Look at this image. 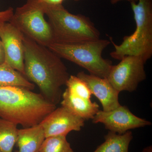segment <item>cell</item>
Masks as SVG:
<instances>
[{
	"label": "cell",
	"instance_id": "obj_1",
	"mask_svg": "<svg viewBox=\"0 0 152 152\" xmlns=\"http://www.w3.org/2000/svg\"><path fill=\"white\" fill-rule=\"evenodd\" d=\"M24 67L25 77L39 87L41 94L56 105L62 97L61 88L69 77L61 58L48 47L24 35Z\"/></svg>",
	"mask_w": 152,
	"mask_h": 152
},
{
	"label": "cell",
	"instance_id": "obj_2",
	"mask_svg": "<svg viewBox=\"0 0 152 152\" xmlns=\"http://www.w3.org/2000/svg\"><path fill=\"white\" fill-rule=\"evenodd\" d=\"M56 108L41 94L18 87H0V118L23 128L39 124Z\"/></svg>",
	"mask_w": 152,
	"mask_h": 152
},
{
	"label": "cell",
	"instance_id": "obj_3",
	"mask_svg": "<svg viewBox=\"0 0 152 152\" xmlns=\"http://www.w3.org/2000/svg\"><path fill=\"white\" fill-rule=\"evenodd\" d=\"M41 4L48 19L54 43L76 44L100 39V32L88 17L72 14L62 4Z\"/></svg>",
	"mask_w": 152,
	"mask_h": 152
},
{
	"label": "cell",
	"instance_id": "obj_4",
	"mask_svg": "<svg viewBox=\"0 0 152 152\" xmlns=\"http://www.w3.org/2000/svg\"><path fill=\"white\" fill-rule=\"evenodd\" d=\"M130 4L135 31L131 35L125 36L120 45L115 44L110 37L115 48L110 55L120 61L126 56H136L146 63L152 56V0H138Z\"/></svg>",
	"mask_w": 152,
	"mask_h": 152
},
{
	"label": "cell",
	"instance_id": "obj_5",
	"mask_svg": "<svg viewBox=\"0 0 152 152\" xmlns=\"http://www.w3.org/2000/svg\"><path fill=\"white\" fill-rule=\"evenodd\" d=\"M111 43L110 40L99 39L76 44L53 43L48 48L61 58L75 63L91 75L107 78L113 65L102 53Z\"/></svg>",
	"mask_w": 152,
	"mask_h": 152
},
{
	"label": "cell",
	"instance_id": "obj_6",
	"mask_svg": "<svg viewBox=\"0 0 152 152\" xmlns=\"http://www.w3.org/2000/svg\"><path fill=\"white\" fill-rule=\"evenodd\" d=\"M42 4L37 0H27L17 7L10 22L24 35L42 45L48 47L54 43L53 32L45 18Z\"/></svg>",
	"mask_w": 152,
	"mask_h": 152
},
{
	"label": "cell",
	"instance_id": "obj_7",
	"mask_svg": "<svg viewBox=\"0 0 152 152\" xmlns=\"http://www.w3.org/2000/svg\"><path fill=\"white\" fill-rule=\"evenodd\" d=\"M116 65L112 66L107 78L118 91H134L139 84L145 80V62L136 56L124 57Z\"/></svg>",
	"mask_w": 152,
	"mask_h": 152
},
{
	"label": "cell",
	"instance_id": "obj_8",
	"mask_svg": "<svg viewBox=\"0 0 152 152\" xmlns=\"http://www.w3.org/2000/svg\"><path fill=\"white\" fill-rule=\"evenodd\" d=\"M92 121L95 124L102 123L107 129L118 134L152 124L151 122L136 116L126 106L121 105L109 111L99 110Z\"/></svg>",
	"mask_w": 152,
	"mask_h": 152
},
{
	"label": "cell",
	"instance_id": "obj_9",
	"mask_svg": "<svg viewBox=\"0 0 152 152\" xmlns=\"http://www.w3.org/2000/svg\"><path fill=\"white\" fill-rule=\"evenodd\" d=\"M23 37V34L10 22L0 24V39L4 50L5 62L24 76Z\"/></svg>",
	"mask_w": 152,
	"mask_h": 152
},
{
	"label": "cell",
	"instance_id": "obj_10",
	"mask_svg": "<svg viewBox=\"0 0 152 152\" xmlns=\"http://www.w3.org/2000/svg\"><path fill=\"white\" fill-rule=\"evenodd\" d=\"M85 121L61 106L49 114L40 124L47 138L52 136H66L72 131H80L84 126Z\"/></svg>",
	"mask_w": 152,
	"mask_h": 152
},
{
	"label": "cell",
	"instance_id": "obj_11",
	"mask_svg": "<svg viewBox=\"0 0 152 152\" xmlns=\"http://www.w3.org/2000/svg\"><path fill=\"white\" fill-rule=\"evenodd\" d=\"M77 76L86 83L92 94L100 102L104 111L112 110L121 105L118 100L119 92L113 87L107 78L88 75L84 72H80Z\"/></svg>",
	"mask_w": 152,
	"mask_h": 152
},
{
	"label": "cell",
	"instance_id": "obj_12",
	"mask_svg": "<svg viewBox=\"0 0 152 152\" xmlns=\"http://www.w3.org/2000/svg\"><path fill=\"white\" fill-rule=\"evenodd\" d=\"M62 106L85 121L93 119L99 110L96 103L78 96L67 88L62 95Z\"/></svg>",
	"mask_w": 152,
	"mask_h": 152
},
{
	"label": "cell",
	"instance_id": "obj_13",
	"mask_svg": "<svg viewBox=\"0 0 152 152\" xmlns=\"http://www.w3.org/2000/svg\"><path fill=\"white\" fill-rule=\"evenodd\" d=\"M46 138L40 124L18 130L16 143L18 152H39Z\"/></svg>",
	"mask_w": 152,
	"mask_h": 152
},
{
	"label": "cell",
	"instance_id": "obj_14",
	"mask_svg": "<svg viewBox=\"0 0 152 152\" xmlns=\"http://www.w3.org/2000/svg\"><path fill=\"white\" fill-rule=\"evenodd\" d=\"M104 139L105 142L94 152H129L132 133L128 131L124 134H118L110 131Z\"/></svg>",
	"mask_w": 152,
	"mask_h": 152
},
{
	"label": "cell",
	"instance_id": "obj_15",
	"mask_svg": "<svg viewBox=\"0 0 152 152\" xmlns=\"http://www.w3.org/2000/svg\"><path fill=\"white\" fill-rule=\"evenodd\" d=\"M8 86L20 87L32 90L34 89L35 85L4 62L0 64V87Z\"/></svg>",
	"mask_w": 152,
	"mask_h": 152
},
{
	"label": "cell",
	"instance_id": "obj_16",
	"mask_svg": "<svg viewBox=\"0 0 152 152\" xmlns=\"http://www.w3.org/2000/svg\"><path fill=\"white\" fill-rule=\"evenodd\" d=\"M18 130L16 124L0 118V151L12 152Z\"/></svg>",
	"mask_w": 152,
	"mask_h": 152
},
{
	"label": "cell",
	"instance_id": "obj_17",
	"mask_svg": "<svg viewBox=\"0 0 152 152\" xmlns=\"http://www.w3.org/2000/svg\"><path fill=\"white\" fill-rule=\"evenodd\" d=\"M39 152H75L66 136H52L46 138Z\"/></svg>",
	"mask_w": 152,
	"mask_h": 152
},
{
	"label": "cell",
	"instance_id": "obj_18",
	"mask_svg": "<svg viewBox=\"0 0 152 152\" xmlns=\"http://www.w3.org/2000/svg\"><path fill=\"white\" fill-rule=\"evenodd\" d=\"M66 86L72 94L80 97L91 99L92 93L86 83L77 76L70 75Z\"/></svg>",
	"mask_w": 152,
	"mask_h": 152
},
{
	"label": "cell",
	"instance_id": "obj_19",
	"mask_svg": "<svg viewBox=\"0 0 152 152\" xmlns=\"http://www.w3.org/2000/svg\"><path fill=\"white\" fill-rule=\"evenodd\" d=\"M14 12L12 7H9L4 11H0V24L10 21L13 15Z\"/></svg>",
	"mask_w": 152,
	"mask_h": 152
},
{
	"label": "cell",
	"instance_id": "obj_20",
	"mask_svg": "<svg viewBox=\"0 0 152 152\" xmlns=\"http://www.w3.org/2000/svg\"><path fill=\"white\" fill-rule=\"evenodd\" d=\"M39 2L48 5L62 4L64 0H37Z\"/></svg>",
	"mask_w": 152,
	"mask_h": 152
},
{
	"label": "cell",
	"instance_id": "obj_21",
	"mask_svg": "<svg viewBox=\"0 0 152 152\" xmlns=\"http://www.w3.org/2000/svg\"><path fill=\"white\" fill-rule=\"evenodd\" d=\"M5 61L4 50L2 42L0 39V64H3Z\"/></svg>",
	"mask_w": 152,
	"mask_h": 152
},
{
	"label": "cell",
	"instance_id": "obj_22",
	"mask_svg": "<svg viewBox=\"0 0 152 152\" xmlns=\"http://www.w3.org/2000/svg\"><path fill=\"white\" fill-rule=\"evenodd\" d=\"M122 1H128L130 3L137 2L138 0H110V2L113 4H117V3Z\"/></svg>",
	"mask_w": 152,
	"mask_h": 152
},
{
	"label": "cell",
	"instance_id": "obj_23",
	"mask_svg": "<svg viewBox=\"0 0 152 152\" xmlns=\"http://www.w3.org/2000/svg\"><path fill=\"white\" fill-rule=\"evenodd\" d=\"M142 152H152V146L147 147L146 148L144 149Z\"/></svg>",
	"mask_w": 152,
	"mask_h": 152
},
{
	"label": "cell",
	"instance_id": "obj_24",
	"mask_svg": "<svg viewBox=\"0 0 152 152\" xmlns=\"http://www.w3.org/2000/svg\"><path fill=\"white\" fill-rule=\"evenodd\" d=\"M75 1H80V0H74Z\"/></svg>",
	"mask_w": 152,
	"mask_h": 152
},
{
	"label": "cell",
	"instance_id": "obj_25",
	"mask_svg": "<svg viewBox=\"0 0 152 152\" xmlns=\"http://www.w3.org/2000/svg\"><path fill=\"white\" fill-rule=\"evenodd\" d=\"M0 152H1L0 151Z\"/></svg>",
	"mask_w": 152,
	"mask_h": 152
}]
</instances>
